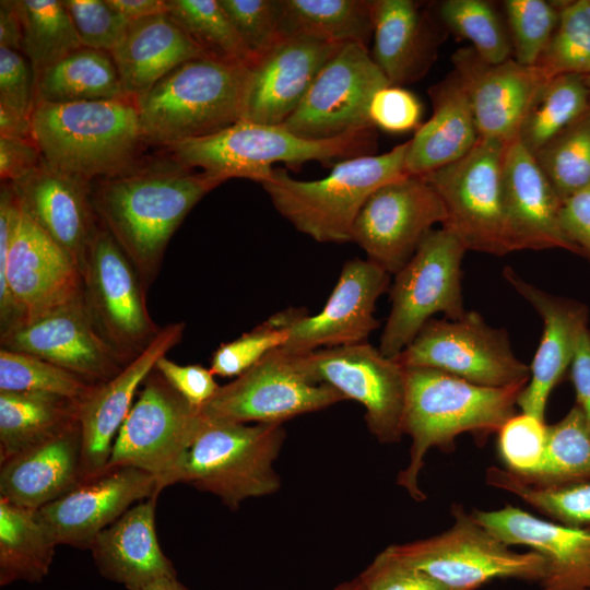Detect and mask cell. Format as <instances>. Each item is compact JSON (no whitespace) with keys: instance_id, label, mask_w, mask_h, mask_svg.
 <instances>
[{"instance_id":"64","label":"cell","mask_w":590,"mask_h":590,"mask_svg":"<svg viewBox=\"0 0 590 590\" xmlns=\"http://www.w3.org/2000/svg\"><path fill=\"white\" fill-rule=\"evenodd\" d=\"M585 82H586V84H587V86H588V88L590 91V74L585 76Z\"/></svg>"},{"instance_id":"19","label":"cell","mask_w":590,"mask_h":590,"mask_svg":"<svg viewBox=\"0 0 590 590\" xmlns=\"http://www.w3.org/2000/svg\"><path fill=\"white\" fill-rule=\"evenodd\" d=\"M389 276L368 259L349 260L318 314L307 316L302 309L291 308L272 316L288 334L281 347L298 354L366 342L379 326L375 307L389 286Z\"/></svg>"},{"instance_id":"28","label":"cell","mask_w":590,"mask_h":590,"mask_svg":"<svg viewBox=\"0 0 590 590\" xmlns=\"http://www.w3.org/2000/svg\"><path fill=\"white\" fill-rule=\"evenodd\" d=\"M471 515L506 545L528 546L542 555L543 590H590V530L546 521L509 504Z\"/></svg>"},{"instance_id":"21","label":"cell","mask_w":590,"mask_h":590,"mask_svg":"<svg viewBox=\"0 0 590 590\" xmlns=\"http://www.w3.org/2000/svg\"><path fill=\"white\" fill-rule=\"evenodd\" d=\"M158 495L152 474L131 467L109 468L37 512L57 545L90 550L95 538L129 508Z\"/></svg>"},{"instance_id":"63","label":"cell","mask_w":590,"mask_h":590,"mask_svg":"<svg viewBox=\"0 0 590 590\" xmlns=\"http://www.w3.org/2000/svg\"><path fill=\"white\" fill-rule=\"evenodd\" d=\"M335 590H364V587L359 577H357L353 581L339 586Z\"/></svg>"},{"instance_id":"22","label":"cell","mask_w":590,"mask_h":590,"mask_svg":"<svg viewBox=\"0 0 590 590\" xmlns=\"http://www.w3.org/2000/svg\"><path fill=\"white\" fill-rule=\"evenodd\" d=\"M452 62L469 95L479 137L505 144L518 139L530 106L550 80L544 72L515 59L488 63L472 47L457 50Z\"/></svg>"},{"instance_id":"34","label":"cell","mask_w":590,"mask_h":590,"mask_svg":"<svg viewBox=\"0 0 590 590\" xmlns=\"http://www.w3.org/2000/svg\"><path fill=\"white\" fill-rule=\"evenodd\" d=\"M34 105L127 98L108 51L81 47L35 76Z\"/></svg>"},{"instance_id":"36","label":"cell","mask_w":590,"mask_h":590,"mask_svg":"<svg viewBox=\"0 0 590 590\" xmlns=\"http://www.w3.org/2000/svg\"><path fill=\"white\" fill-rule=\"evenodd\" d=\"M55 542L36 509L0 496V586L40 582L49 573Z\"/></svg>"},{"instance_id":"54","label":"cell","mask_w":590,"mask_h":590,"mask_svg":"<svg viewBox=\"0 0 590 590\" xmlns=\"http://www.w3.org/2000/svg\"><path fill=\"white\" fill-rule=\"evenodd\" d=\"M364 590H451L422 570L409 566L385 551L359 576Z\"/></svg>"},{"instance_id":"13","label":"cell","mask_w":590,"mask_h":590,"mask_svg":"<svg viewBox=\"0 0 590 590\" xmlns=\"http://www.w3.org/2000/svg\"><path fill=\"white\" fill-rule=\"evenodd\" d=\"M508 144L479 138L457 162L424 178L442 201L446 228L467 250L503 256L511 252L503 202V164Z\"/></svg>"},{"instance_id":"45","label":"cell","mask_w":590,"mask_h":590,"mask_svg":"<svg viewBox=\"0 0 590 590\" xmlns=\"http://www.w3.org/2000/svg\"><path fill=\"white\" fill-rule=\"evenodd\" d=\"M441 22L468 39L475 52L492 64L505 62L512 54L509 33L494 8L483 0H446L438 10Z\"/></svg>"},{"instance_id":"46","label":"cell","mask_w":590,"mask_h":590,"mask_svg":"<svg viewBox=\"0 0 590 590\" xmlns=\"http://www.w3.org/2000/svg\"><path fill=\"white\" fill-rule=\"evenodd\" d=\"M556 30L538 63L552 79L562 74H590V0L558 5Z\"/></svg>"},{"instance_id":"24","label":"cell","mask_w":590,"mask_h":590,"mask_svg":"<svg viewBox=\"0 0 590 590\" xmlns=\"http://www.w3.org/2000/svg\"><path fill=\"white\" fill-rule=\"evenodd\" d=\"M184 330V322L162 327L141 355L109 380L93 386L80 403L81 481L106 470L115 438L133 405L139 387L157 361L181 341Z\"/></svg>"},{"instance_id":"18","label":"cell","mask_w":590,"mask_h":590,"mask_svg":"<svg viewBox=\"0 0 590 590\" xmlns=\"http://www.w3.org/2000/svg\"><path fill=\"white\" fill-rule=\"evenodd\" d=\"M447 212L435 189L420 176H406L378 188L361 209L352 234L367 259L397 274L433 225Z\"/></svg>"},{"instance_id":"61","label":"cell","mask_w":590,"mask_h":590,"mask_svg":"<svg viewBox=\"0 0 590 590\" xmlns=\"http://www.w3.org/2000/svg\"><path fill=\"white\" fill-rule=\"evenodd\" d=\"M0 137L33 139L31 118L0 106Z\"/></svg>"},{"instance_id":"52","label":"cell","mask_w":590,"mask_h":590,"mask_svg":"<svg viewBox=\"0 0 590 590\" xmlns=\"http://www.w3.org/2000/svg\"><path fill=\"white\" fill-rule=\"evenodd\" d=\"M422 113V104L412 92L390 84L379 88L369 105L371 125L390 133L417 130Z\"/></svg>"},{"instance_id":"62","label":"cell","mask_w":590,"mask_h":590,"mask_svg":"<svg viewBox=\"0 0 590 590\" xmlns=\"http://www.w3.org/2000/svg\"><path fill=\"white\" fill-rule=\"evenodd\" d=\"M135 590H189L178 579L177 576L162 577L152 580Z\"/></svg>"},{"instance_id":"26","label":"cell","mask_w":590,"mask_h":590,"mask_svg":"<svg viewBox=\"0 0 590 590\" xmlns=\"http://www.w3.org/2000/svg\"><path fill=\"white\" fill-rule=\"evenodd\" d=\"M503 202L511 251L560 248L579 255L560 226L563 202L535 157L518 139L505 151Z\"/></svg>"},{"instance_id":"37","label":"cell","mask_w":590,"mask_h":590,"mask_svg":"<svg viewBox=\"0 0 590 590\" xmlns=\"http://www.w3.org/2000/svg\"><path fill=\"white\" fill-rule=\"evenodd\" d=\"M282 35L304 34L321 40L367 47L374 33L370 0H282Z\"/></svg>"},{"instance_id":"55","label":"cell","mask_w":590,"mask_h":590,"mask_svg":"<svg viewBox=\"0 0 590 590\" xmlns=\"http://www.w3.org/2000/svg\"><path fill=\"white\" fill-rule=\"evenodd\" d=\"M155 369L182 398L198 409L206 404L220 388L210 368L200 364L180 365L163 356L157 361Z\"/></svg>"},{"instance_id":"48","label":"cell","mask_w":590,"mask_h":590,"mask_svg":"<svg viewBox=\"0 0 590 590\" xmlns=\"http://www.w3.org/2000/svg\"><path fill=\"white\" fill-rule=\"evenodd\" d=\"M287 331L270 317L237 339L221 343L210 362L214 376L236 378L271 351L283 346Z\"/></svg>"},{"instance_id":"16","label":"cell","mask_w":590,"mask_h":590,"mask_svg":"<svg viewBox=\"0 0 590 590\" xmlns=\"http://www.w3.org/2000/svg\"><path fill=\"white\" fill-rule=\"evenodd\" d=\"M344 400L332 387L309 379L293 355L278 347L233 381L220 386L200 411L210 421L283 424Z\"/></svg>"},{"instance_id":"41","label":"cell","mask_w":590,"mask_h":590,"mask_svg":"<svg viewBox=\"0 0 590 590\" xmlns=\"http://www.w3.org/2000/svg\"><path fill=\"white\" fill-rule=\"evenodd\" d=\"M167 13L208 55L251 66L249 51L219 0H166Z\"/></svg>"},{"instance_id":"40","label":"cell","mask_w":590,"mask_h":590,"mask_svg":"<svg viewBox=\"0 0 590 590\" xmlns=\"http://www.w3.org/2000/svg\"><path fill=\"white\" fill-rule=\"evenodd\" d=\"M517 474L542 486L590 481V422L577 404L559 422L547 425L540 467L533 473Z\"/></svg>"},{"instance_id":"43","label":"cell","mask_w":590,"mask_h":590,"mask_svg":"<svg viewBox=\"0 0 590 590\" xmlns=\"http://www.w3.org/2000/svg\"><path fill=\"white\" fill-rule=\"evenodd\" d=\"M559 200L590 188V109L534 156Z\"/></svg>"},{"instance_id":"11","label":"cell","mask_w":590,"mask_h":590,"mask_svg":"<svg viewBox=\"0 0 590 590\" xmlns=\"http://www.w3.org/2000/svg\"><path fill=\"white\" fill-rule=\"evenodd\" d=\"M205 423L154 368L122 423L106 469L131 467L152 474L158 494L174 477Z\"/></svg>"},{"instance_id":"9","label":"cell","mask_w":590,"mask_h":590,"mask_svg":"<svg viewBox=\"0 0 590 590\" xmlns=\"http://www.w3.org/2000/svg\"><path fill=\"white\" fill-rule=\"evenodd\" d=\"M453 524L442 533L384 551L424 571L451 590H474L496 578L541 582L545 560L539 553H519L477 523L458 504L451 507Z\"/></svg>"},{"instance_id":"29","label":"cell","mask_w":590,"mask_h":590,"mask_svg":"<svg viewBox=\"0 0 590 590\" xmlns=\"http://www.w3.org/2000/svg\"><path fill=\"white\" fill-rule=\"evenodd\" d=\"M81 452L78 422L0 462V496L36 510L52 503L81 481Z\"/></svg>"},{"instance_id":"10","label":"cell","mask_w":590,"mask_h":590,"mask_svg":"<svg viewBox=\"0 0 590 590\" xmlns=\"http://www.w3.org/2000/svg\"><path fill=\"white\" fill-rule=\"evenodd\" d=\"M465 251L458 237L444 227L422 239L394 274L391 308L378 347L384 355L394 358L434 315L442 312L453 320L465 314L461 284Z\"/></svg>"},{"instance_id":"27","label":"cell","mask_w":590,"mask_h":590,"mask_svg":"<svg viewBox=\"0 0 590 590\" xmlns=\"http://www.w3.org/2000/svg\"><path fill=\"white\" fill-rule=\"evenodd\" d=\"M504 278L543 319V334L530 366V379L517 405L523 413L544 421L547 399L570 367L579 339L588 329V310L583 304L527 282L510 267H505Z\"/></svg>"},{"instance_id":"25","label":"cell","mask_w":590,"mask_h":590,"mask_svg":"<svg viewBox=\"0 0 590 590\" xmlns=\"http://www.w3.org/2000/svg\"><path fill=\"white\" fill-rule=\"evenodd\" d=\"M9 184L26 215L81 271L101 226L93 204L92 182L43 162L23 178Z\"/></svg>"},{"instance_id":"6","label":"cell","mask_w":590,"mask_h":590,"mask_svg":"<svg viewBox=\"0 0 590 590\" xmlns=\"http://www.w3.org/2000/svg\"><path fill=\"white\" fill-rule=\"evenodd\" d=\"M167 150L173 161L224 181L246 178L261 184L275 163L296 167L310 161L330 164L373 154L376 133L375 128H365L333 139L310 140L282 125L239 120L216 133L181 141Z\"/></svg>"},{"instance_id":"42","label":"cell","mask_w":590,"mask_h":590,"mask_svg":"<svg viewBox=\"0 0 590 590\" xmlns=\"http://www.w3.org/2000/svg\"><path fill=\"white\" fill-rule=\"evenodd\" d=\"M486 482L518 496L557 523L590 530V481L542 486L523 481L507 468L491 467Z\"/></svg>"},{"instance_id":"31","label":"cell","mask_w":590,"mask_h":590,"mask_svg":"<svg viewBox=\"0 0 590 590\" xmlns=\"http://www.w3.org/2000/svg\"><path fill=\"white\" fill-rule=\"evenodd\" d=\"M110 55L123 94L132 101L178 66L189 60L212 57L168 13L129 21Z\"/></svg>"},{"instance_id":"5","label":"cell","mask_w":590,"mask_h":590,"mask_svg":"<svg viewBox=\"0 0 590 590\" xmlns=\"http://www.w3.org/2000/svg\"><path fill=\"white\" fill-rule=\"evenodd\" d=\"M409 144L337 162L328 176L316 180H298L284 168H273L261 186L275 210L300 233L318 243L352 241L367 199L381 186L409 176Z\"/></svg>"},{"instance_id":"53","label":"cell","mask_w":590,"mask_h":590,"mask_svg":"<svg viewBox=\"0 0 590 590\" xmlns=\"http://www.w3.org/2000/svg\"><path fill=\"white\" fill-rule=\"evenodd\" d=\"M35 80L27 58L17 50L0 47V106L31 118Z\"/></svg>"},{"instance_id":"14","label":"cell","mask_w":590,"mask_h":590,"mask_svg":"<svg viewBox=\"0 0 590 590\" xmlns=\"http://www.w3.org/2000/svg\"><path fill=\"white\" fill-rule=\"evenodd\" d=\"M394 361L404 368H432L492 388L530 379V367L512 352L507 331L491 327L476 311L453 320L432 318Z\"/></svg>"},{"instance_id":"15","label":"cell","mask_w":590,"mask_h":590,"mask_svg":"<svg viewBox=\"0 0 590 590\" xmlns=\"http://www.w3.org/2000/svg\"><path fill=\"white\" fill-rule=\"evenodd\" d=\"M291 354L309 379L361 403L367 427L379 442L401 439L405 369L394 358L367 342Z\"/></svg>"},{"instance_id":"20","label":"cell","mask_w":590,"mask_h":590,"mask_svg":"<svg viewBox=\"0 0 590 590\" xmlns=\"http://www.w3.org/2000/svg\"><path fill=\"white\" fill-rule=\"evenodd\" d=\"M0 346L48 361L91 385L127 365L96 331L83 296L0 333Z\"/></svg>"},{"instance_id":"35","label":"cell","mask_w":590,"mask_h":590,"mask_svg":"<svg viewBox=\"0 0 590 590\" xmlns=\"http://www.w3.org/2000/svg\"><path fill=\"white\" fill-rule=\"evenodd\" d=\"M80 403L39 392H0V462L79 422Z\"/></svg>"},{"instance_id":"60","label":"cell","mask_w":590,"mask_h":590,"mask_svg":"<svg viewBox=\"0 0 590 590\" xmlns=\"http://www.w3.org/2000/svg\"><path fill=\"white\" fill-rule=\"evenodd\" d=\"M128 21L167 13L166 0H106Z\"/></svg>"},{"instance_id":"3","label":"cell","mask_w":590,"mask_h":590,"mask_svg":"<svg viewBox=\"0 0 590 590\" xmlns=\"http://www.w3.org/2000/svg\"><path fill=\"white\" fill-rule=\"evenodd\" d=\"M33 139L50 167L92 182L137 168L145 144L129 98L34 105Z\"/></svg>"},{"instance_id":"32","label":"cell","mask_w":590,"mask_h":590,"mask_svg":"<svg viewBox=\"0 0 590 590\" xmlns=\"http://www.w3.org/2000/svg\"><path fill=\"white\" fill-rule=\"evenodd\" d=\"M428 94L433 114L409 140V176H424L457 162L480 138L469 95L455 71L430 86Z\"/></svg>"},{"instance_id":"44","label":"cell","mask_w":590,"mask_h":590,"mask_svg":"<svg viewBox=\"0 0 590 590\" xmlns=\"http://www.w3.org/2000/svg\"><path fill=\"white\" fill-rule=\"evenodd\" d=\"M93 386L48 361L0 347V392H39L81 403Z\"/></svg>"},{"instance_id":"50","label":"cell","mask_w":590,"mask_h":590,"mask_svg":"<svg viewBox=\"0 0 590 590\" xmlns=\"http://www.w3.org/2000/svg\"><path fill=\"white\" fill-rule=\"evenodd\" d=\"M547 425L531 414H516L498 432L499 453L507 469L533 473L542 463L546 446Z\"/></svg>"},{"instance_id":"2","label":"cell","mask_w":590,"mask_h":590,"mask_svg":"<svg viewBox=\"0 0 590 590\" xmlns=\"http://www.w3.org/2000/svg\"><path fill=\"white\" fill-rule=\"evenodd\" d=\"M405 369L402 429L412 439L410 460L397 482L416 502L426 495L420 472L430 448L452 452L455 439L471 433L479 442L498 433L516 415L518 398L527 384L492 388L471 384L447 373L423 367Z\"/></svg>"},{"instance_id":"56","label":"cell","mask_w":590,"mask_h":590,"mask_svg":"<svg viewBox=\"0 0 590 590\" xmlns=\"http://www.w3.org/2000/svg\"><path fill=\"white\" fill-rule=\"evenodd\" d=\"M44 162L34 139L0 137L1 182H14Z\"/></svg>"},{"instance_id":"7","label":"cell","mask_w":590,"mask_h":590,"mask_svg":"<svg viewBox=\"0 0 590 590\" xmlns=\"http://www.w3.org/2000/svg\"><path fill=\"white\" fill-rule=\"evenodd\" d=\"M284 439L283 424L249 425L205 418L173 485L190 484L236 510L244 500L271 495L280 488L273 462Z\"/></svg>"},{"instance_id":"49","label":"cell","mask_w":590,"mask_h":590,"mask_svg":"<svg viewBox=\"0 0 590 590\" xmlns=\"http://www.w3.org/2000/svg\"><path fill=\"white\" fill-rule=\"evenodd\" d=\"M219 1L255 61L283 36L282 0Z\"/></svg>"},{"instance_id":"39","label":"cell","mask_w":590,"mask_h":590,"mask_svg":"<svg viewBox=\"0 0 590 590\" xmlns=\"http://www.w3.org/2000/svg\"><path fill=\"white\" fill-rule=\"evenodd\" d=\"M22 25L21 52L34 79L43 70L83 47L62 0H13Z\"/></svg>"},{"instance_id":"51","label":"cell","mask_w":590,"mask_h":590,"mask_svg":"<svg viewBox=\"0 0 590 590\" xmlns=\"http://www.w3.org/2000/svg\"><path fill=\"white\" fill-rule=\"evenodd\" d=\"M83 47L110 52L129 21L106 0H62Z\"/></svg>"},{"instance_id":"1","label":"cell","mask_w":590,"mask_h":590,"mask_svg":"<svg viewBox=\"0 0 590 590\" xmlns=\"http://www.w3.org/2000/svg\"><path fill=\"white\" fill-rule=\"evenodd\" d=\"M224 182L205 172L172 165L134 168L92 186L101 224L135 267L148 290L158 276L167 245L191 209Z\"/></svg>"},{"instance_id":"8","label":"cell","mask_w":590,"mask_h":590,"mask_svg":"<svg viewBox=\"0 0 590 590\" xmlns=\"http://www.w3.org/2000/svg\"><path fill=\"white\" fill-rule=\"evenodd\" d=\"M82 297L72 259L22 210L0 216V333Z\"/></svg>"},{"instance_id":"4","label":"cell","mask_w":590,"mask_h":590,"mask_svg":"<svg viewBox=\"0 0 590 590\" xmlns=\"http://www.w3.org/2000/svg\"><path fill=\"white\" fill-rule=\"evenodd\" d=\"M250 66L215 57L189 60L134 99L145 144L170 146L241 120Z\"/></svg>"},{"instance_id":"30","label":"cell","mask_w":590,"mask_h":590,"mask_svg":"<svg viewBox=\"0 0 590 590\" xmlns=\"http://www.w3.org/2000/svg\"><path fill=\"white\" fill-rule=\"evenodd\" d=\"M157 498L135 504L95 538L90 551L102 577L135 590L152 580L177 576L158 543Z\"/></svg>"},{"instance_id":"12","label":"cell","mask_w":590,"mask_h":590,"mask_svg":"<svg viewBox=\"0 0 590 590\" xmlns=\"http://www.w3.org/2000/svg\"><path fill=\"white\" fill-rule=\"evenodd\" d=\"M87 315L103 340L126 363L158 334L146 306V288L135 267L101 224L81 270Z\"/></svg>"},{"instance_id":"47","label":"cell","mask_w":590,"mask_h":590,"mask_svg":"<svg viewBox=\"0 0 590 590\" xmlns=\"http://www.w3.org/2000/svg\"><path fill=\"white\" fill-rule=\"evenodd\" d=\"M503 5L515 60L535 66L558 24V5L544 0H507Z\"/></svg>"},{"instance_id":"59","label":"cell","mask_w":590,"mask_h":590,"mask_svg":"<svg viewBox=\"0 0 590 590\" xmlns=\"http://www.w3.org/2000/svg\"><path fill=\"white\" fill-rule=\"evenodd\" d=\"M22 25L13 0L0 1V47L21 51Z\"/></svg>"},{"instance_id":"17","label":"cell","mask_w":590,"mask_h":590,"mask_svg":"<svg viewBox=\"0 0 590 590\" xmlns=\"http://www.w3.org/2000/svg\"><path fill=\"white\" fill-rule=\"evenodd\" d=\"M389 82L367 47L344 44L323 66L299 106L282 126L310 140L375 128L369 120L370 101Z\"/></svg>"},{"instance_id":"23","label":"cell","mask_w":590,"mask_h":590,"mask_svg":"<svg viewBox=\"0 0 590 590\" xmlns=\"http://www.w3.org/2000/svg\"><path fill=\"white\" fill-rule=\"evenodd\" d=\"M342 46L304 34L283 35L250 66L241 120L282 125Z\"/></svg>"},{"instance_id":"57","label":"cell","mask_w":590,"mask_h":590,"mask_svg":"<svg viewBox=\"0 0 590 590\" xmlns=\"http://www.w3.org/2000/svg\"><path fill=\"white\" fill-rule=\"evenodd\" d=\"M559 221L564 234L579 255L590 261V188L562 203Z\"/></svg>"},{"instance_id":"38","label":"cell","mask_w":590,"mask_h":590,"mask_svg":"<svg viewBox=\"0 0 590 590\" xmlns=\"http://www.w3.org/2000/svg\"><path fill=\"white\" fill-rule=\"evenodd\" d=\"M590 109L585 76L562 74L550 79L535 96L518 140L535 156L548 142Z\"/></svg>"},{"instance_id":"33","label":"cell","mask_w":590,"mask_h":590,"mask_svg":"<svg viewBox=\"0 0 590 590\" xmlns=\"http://www.w3.org/2000/svg\"><path fill=\"white\" fill-rule=\"evenodd\" d=\"M371 57L390 85L411 83L427 71L434 46L429 26L411 0H373Z\"/></svg>"},{"instance_id":"58","label":"cell","mask_w":590,"mask_h":590,"mask_svg":"<svg viewBox=\"0 0 590 590\" xmlns=\"http://www.w3.org/2000/svg\"><path fill=\"white\" fill-rule=\"evenodd\" d=\"M570 378L576 392V404L590 422V332L580 337L570 365Z\"/></svg>"}]
</instances>
